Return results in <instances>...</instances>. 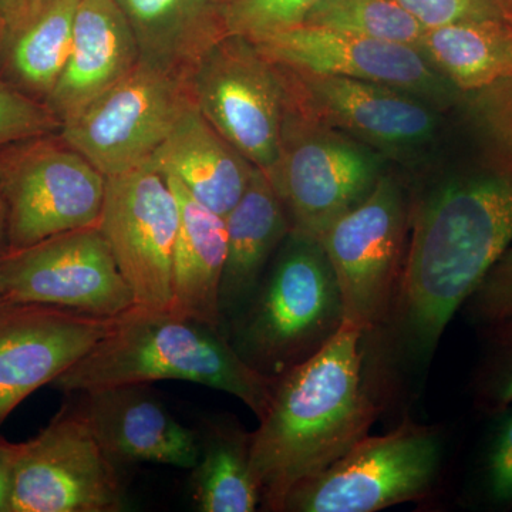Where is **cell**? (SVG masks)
<instances>
[{"label":"cell","mask_w":512,"mask_h":512,"mask_svg":"<svg viewBox=\"0 0 512 512\" xmlns=\"http://www.w3.org/2000/svg\"><path fill=\"white\" fill-rule=\"evenodd\" d=\"M410 231L394 316L404 352L429 362L448 323L512 244V165L460 164L447 154L413 171ZM389 315V316H390Z\"/></svg>","instance_id":"1"},{"label":"cell","mask_w":512,"mask_h":512,"mask_svg":"<svg viewBox=\"0 0 512 512\" xmlns=\"http://www.w3.org/2000/svg\"><path fill=\"white\" fill-rule=\"evenodd\" d=\"M367 333L343 323L315 355L274 382L271 403L251 433V467L268 511L367 436L379 404L365 372Z\"/></svg>","instance_id":"2"},{"label":"cell","mask_w":512,"mask_h":512,"mask_svg":"<svg viewBox=\"0 0 512 512\" xmlns=\"http://www.w3.org/2000/svg\"><path fill=\"white\" fill-rule=\"evenodd\" d=\"M161 380L197 383L241 400L262 419L274 379L248 365L220 329L171 311L134 306L50 386L73 394Z\"/></svg>","instance_id":"3"},{"label":"cell","mask_w":512,"mask_h":512,"mask_svg":"<svg viewBox=\"0 0 512 512\" xmlns=\"http://www.w3.org/2000/svg\"><path fill=\"white\" fill-rule=\"evenodd\" d=\"M343 322L338 279L325 249L313 235L291 231L225 335L249 366L275 380L315 355Z\"/></svg>","instance_id":"4"},{"label":"cell","mask_w":512,"mask_h":512,"mask_svg":"<svg viewBox=\"0 0 512 512\" xmlns=\"http://www.w3.org/2000/svg\"><path fill=\"white\" fill-rule=\"evenodd\" d=\"M285 103L306 119L335 128L413 171L447 143V111L396 87L275 64Z\"/></svg>","instance_id":"5"},{"label":"cell","mask_w":512,"mask_h":512,"mask_svg":"<svg viewBox=\"0 0 512 512\" xmlns=\"http://www.w3.org/2000/svg\"><path fill=\"white\" fill-rule=\"evenodd\" d=\"M410 231L406 174L392 165L365 200L336 218L318 239L338 279L346 325L370 332L392 311Z\"/></svg>","instance_id":"6"},{"label":"cell","mask_w":512,"mask_h":512,"mask_svg":"<svg viewBox=\"0 0 512 512\" xmlns=\"http://www.w3.org/2000/svg\"><path fill=\"white\" fill-rule=\"evenodd\" d=\"M392 165L375 148L306 119L285 103L278 160L265 175L284 205L291 231L318 238L365 200Z\"/></svg>","instance_id":"7"},{"label":"cell","mask_w":512,"mask_h":512,"mask_svg":"<svg viewBox=\"0 0 512 512\" xmlns=\"http://www.w3.org/2000/svg\"><path fill=\"white\" fill-rule=\"evenodd\" d=\"M443 441L431 427L404 420L382 436L363 437L318 476L296 485L279 511L375 512L430 493Z\"/></svg>","instance_id":"8"},{"label":"cell","mask_w":512,"mask_h":512,"mask_svg":"<svg viewBox=\"0 0 512 512\" xmlns=\"http://www.w3.org/2000/svg\"><path fill=\"white\" fill-rule=\"evenodd\" d=\"M107 178L59 133L0 148L9 251L99 225Z\"/></svg>","instance_id":"9"},{"label":"cell","mask_w":512,"mask_h":512,"mask_svg":"<svg viewBox=\"0 0 512 512\" xmlns=\"http://www.w3.org/2000/svg\"><path fill=\"white\" fill-rule=\"evenodd\" d=\"M190 84L144 63L63 121L59 134L104 177L150 163L194 106Z\"/></svg>","instance_id":"10"},{"label":"cell","mask_w":512,"mask_h":512,"mask_svg":"<svg viewBox=\"0 0 512 512\" xmlns=\"http://www.w3.org/2000/svg\"><path fill=\"white\" fill-rule=\"evenodd\" d=\"M123 510L120 467L79 407L66 403L37 436L18 444L10 512Z\"/></svg>","instance_id":"11"},{"label":"cell","mask_w":512,"mask_h":512,"mask_svg":"<svg viewBox=\"0 0 512 512\" xmlns=\"http://www.w3.org/2000/svg\"><path fill=\"white\" fill-rule=\"evenodd\" d=\"M192 99L204 119L249 163L268 174L281 146L285 92L274 63L251 40H220L191 82Z\"/></svg>","instance_id":"12"},{"label":"cell","mask_w":512,"mask_h":512,"mask_svg":"<svg viewBox=\"0 0 512 512\" xmlns=\"http://www.w3.org/2000/svg\"><path fill=\"white\" fill-rule=\"evenodd\" d=\"M3 301L42 303L101 318L136 306L99 225L0 256Z\"/></svg>","instance_id":"13"},{"label":"cell","mask_w":512,"mask_h":512,"mask_svg":"<svg viewBox=\"0 0 512 512\" xmlns=\"http://www.w3.org/2000/svg\"><path fill=\"white\" fill-rule=\"evenodd\" d=\"M99 228L136 306L170 311L180 207L167 178L147 163L106 177Z\"/></svg>","instance_id":"14"},{"label":"cell","mask_w":512,"mask_h":512,"mask_svg":"<svg viewBox=\"0 0 512 512\" xmlns=\"http://www.w3.org/2000/svg\"><path fill=\"white\" fill-rule=\"evenodd\" d=\"M255 46L279 66L396 87L444 110L456 106L461 94L423 50L402 43L302 25Z\"/></svg>","instance_id":"15"},{"label":"cell","mask_w":512,"mask_h":512,"mask_svg":"<svg viewBox=\"0 0 512 512\" xmlns=\"http://www.w3.org/2000/svg\"><path fill=\"white\" fill-rule=\"evenodd\" d=\"M113 320L42 303L0 301V426L30 394L86 356Z\"/></svg>","instance_id":"16"},{"label":"cell","mask_w":512,"mask_h":512,"mask_svg":"<svg viewBox=\"0 0 512 512\" xmlns=\"http://www.w3.org/2000/svg\"><path fill=\"white\" fill-rule=\"evenodd\" d=\"M80 394L77 407L117 466L150 463L191 471L197 464L200 433L175 419L147 384Z\"/></svg>","instance_id":"17"},{"label":"cell","mask_w":512,"mask_h":512,"mask_svg":"<svg viewBox=\"0 0 512 512\" xmlns=\"http://www.w3.org/2000/svg\"><path fill=\"white\" fill-rule=\"evenodd\" d=\"M138 63L136 39L116 0H80L66 66L45 103L63 124Z\"/></svg>","instance_id":"18"},{"label":"cell","mask_w":512,"mask_h":512,"mask_svg":"<svg viewBox=\"0 0 512 512\" xmlns=\"http://www.w3.org/2000/svg\"><path fill=\"white\" fill-rule=\"evenodd\" d=\"M140 63L190 84L212 47L228 36L224 0H116Z\"/></svg>","instance_id":"19"},{"label":"cell","mask_w":512,"mask_h":512,"mask_svg":"<svg viewBox=\"0 0 512 512\" xmlns=\"http://www.w3.org/2000/svg\"><path fill=\"white\" fill-rule=\"evenodd\" d=\"M225 224L227 259L220 291L224 332L251 301L292 229L284 205L259 168H255L241 200L225 217Z\"/></svg>","instance_id":"20"},{"label":"cell","mask_w":512,"mask_h":512,"mask_svg":"<svg viewBox=\"0 0 512 512\" xmlns=\"http://www.w3.org/2000/svg\"><path fill=\"white\" fill-rule=\"evenodd\" d=\"M177 178L202 205L227 217L247 190L255 165L228 143L192 106L150 161Z\"/></svg>","instance_id":"21"},{"label":"cell","mask_w":512,"mask_h":512,"mask_svg":"<svg viewBox=\"0 0 512 512\" xmlns=\"http://www.w3.org/2000/svg\"><path fill=\"white\" fill-rule=\"evenodd\" d=\"M164 177L180 207L170 311L224 332L220 291L227 259L225 217L195 200L177 178Z\"/></svg>","instance_id":"22"},{"label":"cell","mask_w":512,"mask_h":512,"mask_svg":"<svg viewBox=\"0 0 512 512\" xmlns=\"http://www.w3.org/2000/svg\"><path fill=\"white\" fill-rule=\"evenodd\" d=\"M79 2L30 0L26 12L3 32L0 77L46 101L66 66Z\"/></svg>","instance_id":"23"},{"label":"cell","mask_w":512,"mask_h":512,"mask_svg":"<svg viewBox=\"0 0 512 512\" xmlns=\"http://www.w3.org/2000/svg\"><path fill=\"white\" fill-rule=\"evenodd\" d=\"M420 49L461 93L512 79V20H471L427 29Z\"/></svg>","instance_id":"24"},{"label":"cell","mask_w":512,"mask_h":512,"mask_svg":"<svg viewBox=\"0 0 512 512\" xmlns=\"http://www.w3.org/2000/svg\"><path fill=\"white\" fill-rule=\"evenodd\" d=\"M191 494L202 512H254L262 498L251 467V433L237 423L212 421L200 433Z\"/></svg>","instance_id":"25"},{"label":"cell","mask_w":512,"mask_h":512,"mask_svg":"<svg viewBox=\"0 0 512 512\" xmlns=\"http://www.w3.org/2000/svg\"><path fill=\"white\" fill-rule=\"evenodd\" d=\"M303 25L419 49L427 30L396 0H319Z\"/></svg>","instance_id":"26"},{"label":"cell","mask_w":512,"mask_h":512,"mask_svg":"<svg viewBox=\"0 0 512 512\" xmlns=\"http://www.w3.org/2000/svg\"><path fill=\"white\" fill-rule=\"evenodd\" d=\"M319 0H224L229 35L262 42L285 30L298 28Z\"/></svg>","instance_id":"27"},{"label":"cell","mask_w":512,"mask_h":512,"mask_svg":"<svg viewBox=\"0 0 512 512\" xmlns=\"http://www.w3.org/2000/svg\"><path fill=\"white\" fill-rule=\"evenodd\" d=\"M62 121L45 101L23 93L0 77V148L28 138L59 133Z\"/></svg>","instance_id":"28"},{"label":"cell","mask_w":512,"mask_h":512,"mask_svg":"<svg viewBox=\"0 0 512 512\" xmlns=\"http://www.w3.org/2000/svg\"><path fill=\"white\" fill-rule=\"evenodd\" d=\"M481 463L485 500L498 508L512 507V406L498 412Z\"/></svg>","instance_id":"29"},{"label":"cell","mask_w":512,"mask_h":512,"mask_svg":"<svg viewBox=\"0 0 512 512\" xmlns=\"http://www.w3.org/2000/svg\"><path fill=\"white\" fill-rule=\"evenodd\" d=\"M488 330L493 338L478 380V396L481 406L498 413L512 404V319Z\"/></svg>","instance_id":"30"},{"label":"cell","mask_w":512,"mask_h":512,"mask_svg":"<svg viewBox=\"0 0 512 512\" xmlns=\"http://www.w3.org/2000/svg\"><path fill=\"white\" fill-rule=\"evenodd\" d=\"M464 308L487 329L512 319V247L487 272Z\"/></svg>","instance_id":"31"},{"label":"cell","mask_w":512,"mask_h":512,"mask_svg":"<svg viewBox=\"0 0 512 512\" xmlns=\"http://www.w3.org/2000/svg\"><path fill=\"white\" fill-rule=\"evenodd\" d=\"M427 29L471 20H511L501 0H396Z\"/></svg>","instance_id":"32"},{"label":"cell","mask_w":512,"mask_h":512,"mask_svg":"<svg viewBox=\"0 0 512 512\" xmlns=\"http://www.w3.org/2000/svg\"><path fill=\"white\" fill-rule=\"evenodd\" d=\"M16 451L18 444L9 443L0 436V512H10Z\"/></svg>","instance_id":"33"},{"label":"cell","mask_w":512,"mask_h":512,"mask_svg":"<svg viewBox=\"0 0 512 512\" xmlns=\"http://www.w3.org/2000/svg\"><path fill=\"white\" fill-rule=\"evenodd\" d=\"M30 0H0V19L6 26L15 22L28 9Z\"/></svg>","instance_id":"34"},{"label":"cell","mask_w":512,"mask_h":512,"mask_svg":"<svg viewBox=\"0 0 512 512\" xmlns=\"http://www.w3.org/2000/svg\"><path fill=\"white\" fill-rule=\"evenodd\" d=\"M9 251V232H8V210H6L5 198L0 190V256Z\"/></svg>","instance_id":"35"},{"label":"cell","mask_w":512,"mask_h":512,"mask_svg":"<svg viewBox=\"0 0 512 512\" xmlns=\"http://www.w3.org/2000/svg\"><path fill=\"white\" fill-rule=\"evenodd\" d=\"M503 3L505 12H507L508 18L512 20V0H501Z\"/></svg>","instance_id":"36"},{"label":"cell","mask_w":512,"mask_h":512,"mask_svg":"<svg viewBox=\"0 0 512 512\" xmlns=\"http://www.w3.org/2000/svg\"><path fill=\"white\" fill-rule=\"evenodd\" d=\"M3 32H5V23L0 19V43H2Z\"/></svg>","instance_id":"37"},{"label":"cell","mask_w":512,"mask_h":512,"mask_svg":"<svg viewBox=\"0 0 512 512\" xmlns=\"http://www.w3.org/2000/svg\"><path fill=\"white\" fill-rule=\"evenodd\" d=\"M0 301H3L2 288H0Z\"/></svg>","instance_id":"38"}]
</instances>
